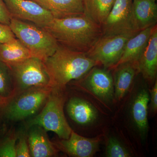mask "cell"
Returning <instances> with one entry per match:
<instances>
[{"label":"cell","mask_w":157,"mask_h":157,"mask_svg":"<svg viewBox=\"0 0 157 157\" xmlns=\"http://www.w3.org/2000/svg\"><path fill=\"white\" fill-rule=\"evenodd\" d=\"M42 28L59 45L84 53L89 51L103 36L101 26L84 14L63 18H53Z\"/></svg>","instance_id":"cell-1"},{"label":"cell","mask_w":157,"mask_h":157,"mask_svg":"<svg viewBox=\"0 0 157 157\" xmlns=\"http://www.w3.org/2000/svg\"><path fill=\"white\" fill-rule=\"evenodd\" d=\"M43 62L52 87L66 88L73 80L84 76L98 63L84 52L75 51L59 44L54 53Z\"/></svg>","instance_id":"cell-2"},{"label":"cell","mask_w":157,"mask_h":157,"mask_svg":"<svg viewBox=\"0 0 157 157\" xmlns=\"http://www.w3.org/2000/svg\"><path fill=\"white\" fill-rule=\"evenodd\" d=\"M51 86L31 88L19 92L7 101L0 113V122L21 123L42 109L52 89Z\"/></svg>","instance_id":"cell-3"},{"label":"cell","mask_w":157,"mask_h":157,"mask_svg":"<svg viewBox=\"0 0 157 157\" xmlns=\"http://www.w3.org/2000/svg\"><path fill=\"white\" fill-rule=\"evenodd\" d=\"M66 88L53 87L45 105L36 115L22 122L27 128L38 125L47 132H54L60 139H68L72 129L64 112L67 100Z\"/></svg>","instance_id":"cell-4"},{"label":"cell","mask_w":157,"mask_h":157,"mask_svg":"<svg viewBox=\"0 0 157 157\" xmlns=\"http://www.w3.org/2000/svg\"><path fill=\"white\" fill-rule=\"evenodd\" d=\"M9 27L15 37L34 57L45 61L58 48L56 40L45 29L24 21L12 18Z\"/></svg>","instance_id":"cell-5"},{"label":"cell","mask_w":157,"mask_h":157,"mask_svg":"<svg viewBox=\"0 0 157 157\" xmlns=\"http://www.w3.org/2000/svg\"><path fill=\"white\" fill-rule=\"evenodd\" d=\"M137 33L102 36L86 53L98 66L113 69L120 59L128 40Z\"/></svg>","instance_id":"cell-6"},{"label":"cell","mask_w":157,"mask_h":157,"mask_svg":"<svg viewBox=\"0 0 157 157\" xmlns=\"http://www.w3.org/2000/svg\"><path fill=\"white\" fill-rule=\"evenodd\" d=\"M9 67L15 81L17 93L31 88L51 86L49 76L40 59L30 58Z\"/></svg>","instance_id":"cell-7"},{"label":"cell","mask_w":157,"mask_h":157,"mask_svg":"<svg viewBox=\"0 0 157 157\" xmlns=\"http://www.w3.org/2000/svg\"><path fill=\"white\" fill-rule=\"evenodd\" d=\"M101 27L103 36L138 33L133 14L132 0H115Z\"/></svg>","instance_id":"cell-8"},{"label":"cell","mask_w":157,"mask_h":157,"mask_svg":"<svg viewBox=\"0 0 157 157\" xmlns=\"http://www.w3.org/2000/svg\"><path fill=\"white\" fill-rule=\"evenodd\" d=\"M12 18L43 27L54 18L51 13L32 0H4Z\"/></svg>","instance_id":"cell-9"},{"label":"cell","mask_w":157,"mask_h":157,"mask_svg":"<svg viewBox=\"0 0 157 157\" xmlns=\"http://www.w3.org/2000/svg\"><path fill=\"white\" fill-rule=\"evenodd\" d=\"M77 85L89 89L104 101H109L114 96L112 75L105 69L94 67L84 76L77 79Z\"/></svg>","instance_id":"cell-10"},{"label":"cell","mask_w":157,"mask_h":157,"mask_svg":"<svg viewBox=\"0 0 157 157\" xmlns=\"http://www.w3.org/2000/svg\"><path fill=\"white\" fill-rule=\"evenodd\" d=\"M52 142L59 151L63 152L69 156L91 157L98 151L100 138L82 137L72 130L68 139L58 138Z\"/></svg>","instance_id":"cell-11"},{"label":"cell","mask_w":157,"mask_h":157,"mask_svg":"<svg viewBox=\"0 0 157 157\" xmlns=\"http://www.w3.org/2000/svg\"><path fill=\"white\" fill-rule=\"evenodd\" d=\"M27 128L31 157L57 156L59 151L49 139L45 129L38 125H33Z\"/></svg>","instance_id":"cell-12"},{"label":"cell","mask_w":157,"mask_h":157,"mask_svg":"<svg viewBox=\"0 0 157 157\" xmlns=\"http://www.w3.org/2000/svg\"><path fill=\"white\" fill-rule=\"evenodd\" d=\"M138 69L149 83L155 81L157 73V26H154L148 43L138 59Z\"/></svg>","instance_id":"cell-13"},{"label":"cell","mask_w":157,"mask_h":157,"mask_svg":"<svg viewBox=\"0 0 157 157\" xmlns=\"http://www.w3.org/2000/svg\"><path fill=\"white\" fill-rule=\"evenodd\" d=\"M149 94L145 88L138 90L132 100L131 115L133 123L141 139L146 138L148 131L147 109Z\"/></svg>","instance_id":"cell-14"},{"label":"cell","mask_w":157,"mask_h":157,"mask_svg":"<svg viewBox=\"0 0 157 157\" xmlns=\"http://www.w3.org/2000/svg\"><path fill=\"white\" fill-rule=\"evenodd\" d=\"M51 13L54 18H63L84 14L82 0H32Z\"/></svg>","instance_id":"cell-15"},{"label":"cell","mask_w":157,"mask_h":157,"mask_svg":"<svg viewBox=\"0 0 157 157\" xmlns=\"http://www.w3.org/2000/svg\"><path fill=\"white\" fill-rule=\"evenodd\" d=\"M115 69L114 96L120 101L128 92L135 76L139 73L138 63L130 62L119 65Z\"/></svg>","instance_id":"cell-16"},{"label":"cell","mask_w":157,"mask_h":157,"mask_svg":"<svg viewBox=\"0 0 157 157\" xmlns=\"http://www.w3.org/2000/svg\"><path fill=\"white\" fill-rule=\"evenodd\" d=\"M67 111L70 118L80 125L92 123L98 117L97 110L92 104L78 97H73L69 100Z\"/></svg>","instance_id":"cell-17"},{"label":"cell","mask_w":157,"mask_h":157,"mask_svg":"<svg viewBox=\"0 0 157 157\" xmlns=\"http://www.w3.org/2000/svg\"><path fill=\"white\" fill-rule=\"evenodd\" d=\"M156 0H132L133 14L139 32L157 25Z\"/></svg>","instance_id":"cell-18"},{"label":"cell","mask_w":157,"mask_h":157,"mask_svg":"<svg viewBox=\"0 0 157 157\" xmlns=\"http://www.w3.org/2000/svg\"><path fill=\"white\" fill-rule=\"evenodd\" d=\"M153 27L140 31L128 40L120 59L113 69L127 62L138 61L148 43Z\"/></svg>","instance_id":"cell-19"},{"label":"cell","mask_w":157,"mask_h":157,"mask_svg":"<svg viewBox=\"0 0 157 157\" xmlns=\"http://www.w3.org/2000/svg\"><path fill=\"white\" fill-rule=\"evenodd\" d=\"M34 57L30 51L17 39L13 42L0 44V61L11 67Z\"/></svg>","instance_id":"cell-20"},{"label":"cell","mask_w":157,"mask_h":157,"mask_svg":"<svg viewBox=\"0 0 157 157\" xmlns=\"http://www.w3.org/2000/svg\"><path fill=\"white\" fill-rule=\"evenodd\" d=\"M84 14L102 26L114 5L115 0H82Z\"/></svg>","instance_id":"cell-21"},{"label":"cell","mask_w":157,"mask_h":157,"mask_svg":"<svg viewBox=\"0 0 157 157\" xmlns=\"http://www.w3.org/2000/svg\"><path fill=\"white\" fill-rule=\"evenodd\" d=\"M17 87L9 66L0 61V96L9 100L17 94Z\"/></svg>","instance_id":"cell-22"},{"label":"cell","mask_w":157,"mask_h":157,"mask_svg":"<svg viewBox=\"0 0 157 157\" xmlns=\"http://www.w3.org/2000/svg\"><path fill=\"white\" fill-rule=\"evenodd\" d=\"M17 129L15 127H7L0 135V157H16Z\"/></svg>","instance_id":"cell-23"},{"label":"cell","mask_w":157,"mask_h":157,"mask_svg":"<svg viewBox=\"0 0 157 157\" xmlns=\"http://www.w3.org/2000/svg\"><path fill=\"white\" fill-rule=\"evenodd\" d=\"M17 129L16 144V157H30L28 136V128L23 122Z\"/></svg>","instance_id":"cell-24"},{"label":"cell","mask_w":157,"mask_h":157,"mask_svg":"<svg viewBox=\"0 0 157 157\" xmlns=\"http://www.w3.org/2000/svg\"><path fill=\"white\" fill-rule=\"evenodd\" d=\"M106 156L107 157H129L131 155L116 138L110 137L107 143Z\"/></svg>","instance_id":"cell-25"},{"label":"cell","mask_w":157,"mask_h":157,"mask_svg":"<svg viewBox=\"0 0 157 157\" xmlns=\"http://www.w3.org/2000/svg\"><path fill=\"white\" fill-rule=\"evenodd\" d=\"M16 39L9 26L0 22V44L13 42Z\"/></svg>","instance_id":"cell-26"},{"label":"cell","mask_w":157,"mask_h":157,"mask_svg":"<svg viewBox=\"0 0 157 157\" xmlns=\"http://www.w3.org/2000/svg\"><path fill=\"white\" fill-rule=\"evenodd\" d=\"M11 18L4 0H0V22L9 25Z\"/></svg>","instance_id":"cell-27"},{"label":"cell","mask_w":157,"mask_h":157,"mask_svg":"<svg viewBox=\"0 0 157 157\" xmlns=\"http://www.w3.org/2000/svg\"><path fill=\"white\" fill-rule=\"evenodd\" d=\"M150 100H151V107L153 112H156L157 110V82H155L154 85L150 91Z\"/></svg>","instance_id":"cell-28"},{"label":"cell","mask_w":157,"mask_h":157,"mask_svg":"<svg viewBox=\"0 0 157 157\" xmlns=\"http://www.w3.org/2000/svg\"><path fill=\"white\" fill-rule=\"evenodd\" d=\"M8 101V100L4 99L0 96V113Z\"/></svg>","instance_id":"cell-29"},{"label":"cell","mask_w":157,"mask_h":157,"mask_svg":"<svg viewBox=\"0 0 157 157\" xmlns=\"http://www.w3.org/2000/svg\"><path fill=\"white\" fill-rule=\"evenodd\" d=\"M7 127L8 126H7V125L0 122V135H1L6 130Z\"/></svg>","instance_id":"cell-30"}]
</instances>
